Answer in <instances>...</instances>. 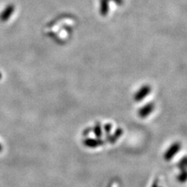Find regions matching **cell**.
<instances>
[{"label": "cell", "instance_id": "1", "mask_svg": "<svg viewBox=\"0 0 187 187\" xmlns=\"http://www.w3.org/2000/svg\"><path fill=\"white\" fill-rule=\"evenodd\" d=\"M180 146H180V144L178 143H174V144H172L170 146L169 149L166 151L165 154H164V159H165L166 161L171 160V159L178 153L180 149Z\"/></svg>", "mask_w": 187, "mask_h": 187}, {"label": "cell", "instance_id": "2", "mask_svg": "<svg viewBox=\"0 0 187 187\" xmlns=\"http://www.w3.org/2000/svg\"><path fill=\"white\" fill-rule=\"evenodd\" d=\"M84 144L89 147H95L99 145V142L95 139H86L84 141Z\"/></svg>", "mask_w": 187, "mask_h": 187}, {"label": "cell", "instance_id": "3", "mask_svg": "<svg viewBox=\"0 0 187 187\" xmlns=\"http://www.w3.org/2000/svg\"><path fill=\"white\" fill-rule=\"evenodd\" d=\"M150 111H151V107L147 105V107H145V108H142V109L140 110V115H141L142 117L146 116V115H148Z\"/></svg>", "mask_w": 187, "mask_h": 187}, {"label": "cell", "instance_id": "4", "mask_svg": "<svg viewBox=\"0 0 187 187\" xmlns=\"http://www.w3.org/2000/svg\"><path fill=\"white\" fill-rule=\"evenodd\" d=\"M186 179H187V173L184 172V173H182V175H180V176H179L180 182H185V180Z\"/></svg>", "mask_w": 187, "mask_h": 187}, {"label": "cell", "instance_id": "5", "mask_svg": "<svg viewBox=\"0 0 187 187\" xmlns=\"http://www.w3.org/2000/svg\"><path fill=\"white\" fill-rule=\"evenodd\" d=\"M95 134L97 136H100L101 135V128L99 126H96L95 128Z\"/></svg>", "mask_w": 187, "mask_h": 187}, {"label": "cell", "instance_id": "6", "mask_svg": "<svg viewBox=\"0 0 187 187\" xmlns=\"http://www.w3.org/2000/svg\"><path fill=\"white\" fill-rule=\"evenodd\" d=\"M2 145L0 144V152L2 151Z\"/></svg>", "mask_w": 187, "mask_h": 187}]
</instances>
